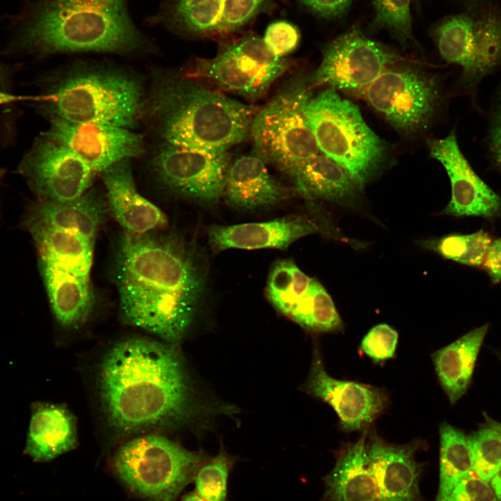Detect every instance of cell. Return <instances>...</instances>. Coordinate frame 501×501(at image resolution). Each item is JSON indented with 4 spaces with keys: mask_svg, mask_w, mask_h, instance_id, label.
Instances as JSON below:
<instances>
[{
    "mask_svg": "<svg viewBox=\"0 0 501 501\" xmlns=\"http://www.w3.org/2000/svg\"><path fill=\"white\" fill-rule=\"evenodd\" d=\"M262 39L275 56L285 57L298 46L300 33L292 24L286 21H277L267 26Z\"/></svg>",
    "mask_w": 501,
    "mask_h": 501,
    "instance_id": "74e56055",
    "label": "cell"
},
{
    "mask_svg": "<svg viewBox=\"0 0 501 501\" xmlns=\"http://www.w3.org/2000/svg\"><path fill=\"white\" fill-rule=\"evenodd\" d=\"M114 278L122 320L178 345L208 294L207 260L177 234H134L119 239Z\"/></svg>",
    "mask_w": 501,
    "mask_h": 501,
    "instance_id": "6da1fadb",
    "label": "cell"
},
{
    "mask_svg": "<svg viewBox=\"0 0 501 501\" xmlns=\"http://www.w3.org/2000/svg\"><path fill=\"white\" fill-rule=\"evenodd\" d=\"M7 78L4 68L0 65V83L1 85H6Z\"/></svg>",
    "mask_w": 501,
    "mask_h": 501,
    "instance_id": "7dc6e473",
    "label": "cell"
},
{
    "mask_svg": "<svg viewBox=\"0 0 501 501\" xmlns=\"http://www.w3.org/2000/svg\"><path fill=\"white\" fill-rule=\"evenodd\" d=\"M312 13L326 19H335L343 16L349 10L353 0H297Z\"/></svg>",
    "mask_w": 501,
    "mask_h": 501,
    "instance_id": "ab89813d",
    "label": "cell"
},
{
    "mask_svg": "<svg viewBox=\"0 0 501 501\" xmlns=\"http://www.w3.org/2000/svg\"><path fill=\"white\" fill-rule=\"evenodd\" d=\"M40 98V96L39 97H27V96H20V95H15L13 94H10L6 92L0 91V105L14 102H17L20 100H31L33 99L34 100H39Z\"/></svg>",
    "mask_w": 501,
    "mask_h": 501,
    "instance_id": "7bdbcfd3",
    "label": "cell"
},
{
    "mask_svg": "<svg viewBox=\"0 0 501 501\" xmlns=\"http://www.w3.org/2000/svg\"><path fill=\"white\" fill-rule=\"evenodd\" d=\"M266 164L255 152L230 162L223 195L228 205L251 211L291 198L292 191L269 173Z\"/></svg>",
    "mask_w": 501,
    "mask_h": 501,
    "instance_id": "603a6c76",
    "label": "cell"
},
{
    "mask_svg": "<svg viewBox=\"0 0 501 501\" xmlns=\"http://www.w3.org/2000/svg\"><path fill=\"white\" fill-rule=\"evenodd\" d=\"M400 58L353 27L329 42L321 63L309 78L310 86H327L350 93H363L388 67Z\"/></svg>",
    "mask_w": 501,
    "mask_h": 501,
    "instance_id": "7c38bea8",
    "label": "cell"
},
{
    "mask_svg": "<svg viewBox=\"0 0 501 501\" xmlns=\"http://www.w3.org/2000/svg\"><path fill=\"white\" fill-rule=\"evenodd\" d=\"M130 160L118 161L100 173L108 204L125 232L141 234L154 232L166 225L167 218L138 191Z\"/></svg>",
    "mask_w": 501,
    "mask_h": 501,
    "instance_id": "44dd1931",
    "label": "cell"
},
{
    "mask_svg": "<svg viewBox=\"0 0 501 501\" xmlns=\"http://www.w3.org/2000/svg\"><path fill=\"white\" fill-rule=\"evenodd\" d=\"M153 72L141 120L161 143L227 152L250 138L257 108L209 88L184 72Z\"/></svg>",
    "mask_w": 501,
    "mask_h": 501,
    "instance_id": "3957f363",
    "label": "cell"
},
{
    "mask_svg": "<svg viewBox=\"0 0 501 501\" xmlns=\"http://www.w3.org/2000/svg\"><path fill=\"white\" fill-rule=\"evenodd\" d=\"M303 389L330 405L339 418L340 429L347 433L369 429L389 404L383 388L337 380L328 374L317 346Z\"/></svg>",
    "mask_w": 501,
    "mask_h": 501,
    "instance_id": "2e32d148",
    "label": "cell"
},
{
    "mask_svg": "<svg viewBox=\"0 0 501 501\" xmlns=\"http://www.w3.org/2000/svg\"><path fill=\"white\" fill-rule=\"evenodd\" d=\"M395 64L363 95L395 129L413 134L425 129L434 118L441 100L440 89L436 79L427 73Z\"/></svg>",
    "mask_w": 501,
    "mask_h": 501,
    "instance_id": "8fae6325",
    "label": "cell"
},
{
    "mask_svg": "<svg viewBox=\"0 0 501 501\" xmlns=\"http://www.w3.org/2000/svg\"><path fill=\"white\" fill-rule=\"evenodd\" d=\"M483 267L493 283L501 282V238L491 243Z\"/></svg>",
    "mask_w": 501,
    "mask_h": 501,
    "instance_id": "b9f144b4",
    "label": "cell"
},
{
    "mask_svg": "<svg viewBox=\"0 0 501 501\" xmlns=\"http://www.w3.org/2000/svg\"><path fill=\"white\" fill-rule=\"evenodd\" d=\"M488 324L470 331L449 345L431 353L439 383L454 404L467 391Z\"/></svg>",
    "mask_w": 501,
    "mask_h": 501,
    "instance_id": "4316f807",
    "label": "cell"
},
{
    "mask_svg": "<svg viewBox=\"0 0 501 501\" xmlns=\"http://www.w3.org/2000/svg\"><path fill=\"white\" fill-rule=\"evenodd\" d=\"M430 155L449 176L452 197L442 213L453 216L493 219L501 215V198L474 171L459 146L454 132L427 140Z\"/></svg>",
    "mask_w": 501,
    "mask_h": 501,
    "instance_id": "e0dca14e",
    "label": "cell"
},
{
    "mask_svg": "<svg viewBox=\"0 0 501 501\" xmlns=\"http://www.w3.org/2000/svg\"><path fill=\"white\" fill-rule=\"evenodd\" d=\"M484 415L486 422L485 424L496 429L501 434V422H498L490 418L486 413H484Z\"/></svg>",
    "mask_w": 501,
    "mask_h": 501,
    "instance_id": "f6af8a7d",
    "label": "cell"
},
{
    "mask_svg": "<svg viewBox=\"0 0 501 501\" xmlns=\"http://www.w3.org/2000/svg\"><path fill=\"white\" fill-rule=\"evenodd\" d=\"M492 242L483 230L462 234H451L439 239L421 241V245L440 256L470 267H479Z\"/></svg>",
    "mask_w": 501,
    "mask_h": 501,
    "instance_id": "d6a6232c",
    "label": "cell"
},
{
    "mask_svg": "<svg viewBox=\"0 0 501 501\" xmlns=\"http://www.w3.org/2000/svg\"><path fill=\"white\" fill-rule=\"evenodd\" d=\"M230 161L227 152H211L161 143L150 160L168 189L206 205L223 198Z\"/></svg>",
    "mask_w": 501,
    "mask_h": 501,
    "instance_id": "4fadbf2b",
    "label": "cell"
},
{
    "mask_svg": "<svg viewBox=\"0 0 501 501\" xmlns=\"http://www.w3.org/2000/svg\"><path fill=\"white\" fill-rule=\"evenodd\" d=\"M423 446L418 439L404 445L389 443L376 431H368L366 450L379 501H420L423 464L415 459V454Z\"/></svg>",
    "mask_w": 501,
    "mask_h": 501,
    "instance_id": "d6986e66",
    "label": "cell"
},
{
    "mask_svg": "<svg viewBox=\"0 0 501 501\" xmlns=\"http://www.w3.org/2000/svg\"><path fill=\"white\" fill-rule=\"evenodd\" d=\"M289 67V61L275 56L262 38L249 35L223 45L213 58H196L184 73L255 101Z\"/></svg>",
    "mask_w": 501,
    "mask_h": 501,
    "instance_id": "30bf717a",
    "label": "cell"
},
{
    "mask_svg": "<svg viewBox=\"0 0 501 501\" xmlns=\"http://www.w3.org/2000/svg\"><path fill=\"white\" fill-rule=\"evenodd\" d=\"M41 260L78 276H90L94 241L72 232L27 218Z\"/></svg>",
    "mask_w": 501,
    "mask_h": 501,
    "instance_id": "f1b7e54d",
    "label": "cell"
},
{
    "mask_svg": "<svg viewBox=\"0 0 501 501\" xmlns=\"http://www.w3.org/2000/svg\"><path fill=\"white\" fill-rule=\"evenodd\" d=\"M202 452L186 450L158 434L131 438L116 451L113 472L136 495L150 501H175L203 461Z\"/></svg>",
    "mask_w": 501,
    "mask_h": 501,
    "instance_id": "52a82bcc",
    "label": "cell"
},
{
    "mask_svg": "<svg viewBox=\"0 0 501 501\" xmlns=\"http://www.w3.org/2000/svg\"><path fill=\"white\" fill-rule=\"evenodd\" d=\"M411 0H372L374 16L371 31L386 29L402 45L414 40L411 13Z\"/></svg>",
    "mask_w": 501,
    "mask_h": 501,
    "instance_id": "e575fe53",
    "label": "cell"
},
{
    "mask_svg": "<svg viewBox=\"0 0 501 501\" xmlns=\"http://www.w3.org/2000/svg\"><path fill=\"white\" fill-rule=\"evenodd\" d=\"M78 444L77 420L65 407L36 404L32 411L24 453L35 462H47Z\"/></svg>",
    "mask_w": 501,
    "mask_h": 501,
    "instance_id": "d4e9b609",
    "label": "cell"
},
{
    "mask_svg": "<svg viewBox=\"0 0 501 501\" xmlns=\"http://www.w3.org/2000/svg\"><path fill=\"white\" fill-rule=\"evenodd\" d=\"M495 353H496L498 357L499 358V359L501 360V352L495 351Z\"/></svg>",
    "mask_w": 501,
    "mask_h": 501,
    "instance_id": "c3c4849f",
    "label": "cell"
},
{
    "mask_svg": "<svg viewBox=\"0 0 501 501\" xmlns=\"http://www.w3.org/2000/svg\"><path fill=\"white\" fill-rule=\"evenodd\" d=\"M42 135L69 148L95 173L118 161L138 157L145 152L141 134L110 125L49 118V126Z\"/></svg>",
    "mask_w": 501,
    "mask_h": 501,
    "instance_id": "9a60e30c",
    "label": "cell"
},
{
    "mask_svg": "<svg viewBox=\"0 0 501 501\" xmlns=\"http://www.w3.org/2000/svg\"><path fill=\"white\" fill-rule=\"evenodd\" d=\"M398 333L386 324L372 327L362 340L361 351L374 363L394 358L398 342Z\"/></svg>",
    "mask_w": 501,
    "mask_h": 501,
    "instance_id": "8d00e7d4",
    "label": "cell"
},
{
    "mask_svg": "<svg viewBox=\"0 0 501 501\" xmlns=\"http://www.w3.org/2000/svg\"><path fill=\"white\" fill-rule=\"evenodd\" d=\"M440 482L436 501L447 497L455 486L473 472L468 435L446 421L440 425Z\"/></svg>",
    "mask_w": 501,
    "mask_h": 501,
    "instance_id": "f546056e",
    "label": "cell"
},
{
    "mask_svg": "<svg viewBox=\"0 0 501 501\" xmlns=\"http://www.w3.org/2000/svg\"><path fill=\"white\" fill-rule=\"evenodd\" d=\"M473 459V472L488 482L501 468V434L482 424L468 435Z\"/></svg>",
    "mask_w": 501,
    "mask_h": 501,
    "instance_id": "d590c367",
    "label": "cell"
},
{
    "mask_svg": "<svg viewBox=\"0 0 501 501\" xmlns=\"http://www.w3.org/2000/svg\"><path fill=\"white\" fill-rule=\"evenodd\" d=\"M50 304L58 323L77 328L88 320L94 304L90 276H78L41 260Z\"/></svg>",
    "mask_w": 501,
    "mask_h": 501,
    "instance_id": "484cf974",
    "label": "cell"
},
{
    "mask_svg": "<svg viewBox=\"0 0 501 501\" xmlns=\"http://www.w3.org/2000/svg\"><path fill=\"white\" fill-rule=\"evenodd\" d=\"M304 113L319 151L340 166L362 191L386 164L389 145L369 128L358 106L333 88L311 97Z\"/></svg>",
    "mask_w": 501,
    "mask_h": 501,
    "instance_id": "8992f818",
    "label": "cell"
},
{
    "mask_svg": "<svg viewBox=\"0 0 501 501\" xmlns=\"http://www.w3.org/2000/svg\"><path fill=\"white\" fill-rule=\"evenodd\" d=\"M96 389L106 426L119 438L178 429L207 413L176 344L119 341L103 355Z\"/></svg>",
    "mask_w": 501,
    "mask_h": 501,
    "instance_id": "7a4b0ae2",
    "label": "cell"
},
{
    "mask_svg": "<svg viewBox=\"0 0 501 501\" xmlns=\"http://www.w3.org/2000/svg\"><path fill=\"white\" fill-rule=\"evenodd\" d=\"M292 177L322 228L331 227V223L317 207V200L348 208H356L360 202L362 191L340 166L324 154L306 161Z\"/></svg>",
    "mask_w": 501,
    "mask_h": 501,
    "instance_id": "7402d4cb",
    "label": "cell"
},
{
    "mask_svg": "<svg viewBox=\"0 0 501 501\" xmlns=\"http://www.w3.org/2000/svg\"><path fill=\"white\" fill-rule=\"evenodd\" d=\"M488 144L491 159L501 170V83L491 119Z\"/></svg>",
    "mask_w": 501,
    "mask_h": 501,
    "instance_id": "60d3db41",
    "label": "cell"
},
{
    "mask_svg": "<svg viewBox=\"0 0 501 501\" xmlns=\"http://www.w3.org/2000/svg\"><path fill=\"white\" fill-rule=\"evenodd\" d=\"M3 173V170L1 168H0V178L1 177Z\"/></svg>",
    "mask_w": 501,
    "mask_h": 501,
    "instance_id": "681fc988",
    "label": "cell"
},
{
    "mask_svg": "<svg viewBox=\"0 0 501 501\" xmlns=\"http://www.w3.org/2000/svg\"><path fill=\"white\" fill-rule=\"evenodd\" d=\"M19 47L38 56L97 52L136 55L154 44L134 22L127 0H35L18 25Z\"/></svg>",
    "mask_w": 501,
    "mask_h": 501,
    "instance_id": "277c9868",
    "label": "cell"
},
{
    "mask_svg": "<svg viewBox=\"0 0 501 501\" xmlns=\"http://www.w3.org/2000/svg\"><path fill=\"white\" fill-rule=\"evenodd\" d=\"M19 172L41 200L55 202L83 196L96 174L69 148L42 134L23 158Z\"/></svg>",
    "mask_w": 501,
    "mask_h": 501,
    "instance_id": "5bb4252c",
    "label": "cell"
},
{
    "mask_svg": "<svg viewBox=\"0 0 501 501\" xmlns=\"http://www.w3.org/2000/svg\"><path fill=\"white\" fill-rule=\"evenodd\" d=\"M303 328L313 333L341 331L343 321L332 298L315 278L287 316Z\"/></svg>",
    "mask_w": 501,
    "mask_h": 501,
    "instance_id": "4dcf8cb0",
    "label": "cell"
},
{
    "mask_svg": "<svg viewBox=\"0 0 501 501\" xmlns=\"http://www.w3.org/2000/svg\"><path fill=\"white\" fill-rule=\"evenodd\" d=\"M145 24L183 37L225 35L246 25L243 0H160Z\"/></svg>",
    "mask_w": 501,
    "mask_h": 501,
    "instance_id": "ac0fdd59",
    "label": "cell"
},
{
    "mask_svg": "<svg viewBox=\"0 0 501 501\" xmlns=\"http://www.w3.org/2000/svg\"><path fill=\"white\" fill-rule=\"evenodd\" d=\"M489 483L499 501H501V468L492 477Z\"/></svg>",
    "mask_w": 501,
    "mask_h": 501,
    "instance_id": "ee69618b",
    "label": "cell"
},
{
    "mask_svg": "<svg viewBox=\"0 0 501 501\" xmlns=\"http://www.w3.org/2000/svg\"><path fill=\"white\" fill-rule=\"evenodd\" d=\"M321 231L316 221L292 214L265 222L213 225L208 228L207 236L214 253L229 248L285 250L300 238Z\"/></svg>",
    "mask_w": 501,
    "mask_h": 501,
    "instance_id": "ffe728a7",
    "label": "cell"
},
{
    "mask_svg": "<svg viewBox=\"0 0 501 501\" xmlns=\"http://www.w3.org/2000/svg\"><path fill=\"white\" fill-rule=\"evenodd\" d=\"M106 203L95 190L65 202L40 200L30 212L29 219L79 234L92 241L104 221Z\"/></svg>",
    "mask_w": 501,
    "mask_h": 501,
    "instance_id": "83f0119b",
    "label": "cell"
},
{
    "mask_svg": "<svg viewBox=\"0 0 501 501\" xmlns=\"http://www.w3.org/2000/svg\"><path fill=\"white\" fill-rule=\"evenodd\" d=\"M431 34L441 57L461 67L462 84L474 97L481 80L501 65V12L487 7L450 15Z\"/></svg>",
    "mask_w": 501,
    "mask_h": 501,
    "instance_id": "9c48e42d",
    "label": "cell"
},
{
    "mask_svg": "<svg viewBox=\"0 0 501 501\" xmlns=\"http://www.w3.org/2000/svg\"><path fill=\"white\" fill-rule=\"evenodd\" d=\"M237 462L223 445L217 454L207 457L198 468L193 481L195 491L207 501H227L228 479Z\"/></svg>",
    "mask_w": 501,
    "mask_h": 501,
    "instance_id": "836d02e7",
    "label": "cell"
},
{
    "mask_svg": "<svg viewBox=\"0 0 501 501\" xmlns=\"http://www.w3.org/2000/svg\"><path fill=\"white\" fill-rule=\"evenodd\" d=\"M440 501H499L490 483L472 472Z\"/></svg>",
    "mask_w": 501,
    "mask_h": 501,
    "instance_id": "f35d334b",
    "label": "cell"
},
{
    "mask_svg": "<svg viewBox=\"0 0 501 501\" xmlns=\"http://www.w3.org/2000/svg\"><path fill=\"white\" fill-rule=\"evenodd\" d=\"M368 429L355 443L337 452L333 470L324 477L320 501H379L378 488L366 450Z\"/></svg>",
    "mask_w": 501,
    "mask_h": 501,
    "instance_id": "cb8c5ba5",
    "label": "cell"
},
{
    "mask_svg": "<svg viewBox=\"0 0 501 501\" xmlns=\"http://www.w3.org/2000/svg\"><path fill=\"white\" fill-rule=\"evenodd\" d=\"M180 501H207L200 496L196 491L186 493Z\"/></svg>",
    "mask_w": 501,
    "mask_h": 501,
    "instance_id": "bcb514c9",
    "label": "cell"
},
{
    "mask_svg": "<svg viewBox=\"0 0 501 501\" xmlns=\"http://www.w3.org/2000/svg\"><path fill=\"white\" fill-rule=\"evenodd\" d=\"M39 100L49 118L134 129L141 121L146 90L121 68L77 64Z\"/></svg>",
    "mask_w": 501,
    "mask_h": 501,
    "instance_id": "5b68a950",
    "label": "cell"
},
{
    "mask_svg": "<svg viewBox=\"0 0 501 501\" xmlns=\"http://www.w3.org/2000/svg\"><path fill=\"white\" fill-rule=\"evenodd\" d=\"M310 87L309 79L294 77L257 111L251 125L254 152L291 177L320 152L304 113Z\"/></svg>",
    "mask_w": 501,
    "mask_h": 501,
    "instance_id": "ba28073f",
    "label": "cell"
},
{
    "mask_svg": "<svg viewBox=\"0 0 501 501\" xmlns=\"http://www.w3.org/2000/svg\"><path fill=\"white\" fill-rule=\"evenodd\" d=\"M310 280L293 260H278L273 264L269 273L267 297L279 313L287 317L306 292Z\"/></svg>",
    "mask_w": 501,
    "mask_h": 501,
    "instance_id": "1f68e13d",
    "label": "cell"
}]
</instances>
